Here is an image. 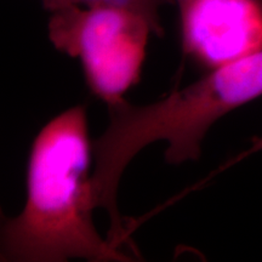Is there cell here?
I'll return each instance as SVG.
<instances>
[{
	"mask_svg": "<svg viewBox=\"0 0 262 262\" xmlns=\"http://www.w3.org/2000/svg\"><path fill=\"white\" fill-rule=\"evenodd\" d=\"M182 50L208 68L262 50L258 0H191L180 9Z\"/></svg>",
	"mask_w": 262,
	"mask_h": 262,
	"instance_id": "obj_4",
	"label": "cell"
},
{
	"mask_svg": "<svg viewBox=\"0 0 262 262\" xmlns=\"http://www.w3.org/2000/svg\"><path fill=\"white\" fill-rule=\"evenodd\" d=\"M262 95V50L215 68L188 86L157 102L135 106L122 100L108 104L110 123L93 142V192L96 208L110 216L107 239L114 247L131 242V226L120 215L117 192L126 165L156 141L168 143L165 162L181 164L201 157L212 124Z\"/></svg>",
	"mask_w": 262,
	"mask_h": 262,
	"instance_id": "obj_2",
	"label": "cell"
},
{
	"mask_svg": "<svg viewBox=\"0 0 262 262\" xmlns=\"http://www.w3.org/2000/svg\"><path fill=\"white\" fill-rule=\"evenodd\" d=\"M260 150H262V136L261 137H257V139H255L253 141V145H251L250 148H249L248 150H245L244 153H242V155H239L238 157H235V158L232 159L231 162L226 163L224 166H221L220 170H217V171H216V173H217L219 171H222V170L229 168V166H232L235 163L241 162V160H243L244 158H247V157H249L250 155H253V153L260 152Z\"/></svg>",
	"mask_w": 262,
	"mask_h": 262,
	"instance_id": "obj_6",
	"label": "cell"
},
{
	"mask_svg": "<svg viewBox=\"0 0 262 262\" xmlns=\"http://www.w3.org/2000/svg\"><path fill=\"white\" fill-rule=\"evenodd\" d=\"M169 3L171 4L172 0H62L60 8L67 5H85L88 8L123 10L145 18L149 24L153 34L162 37L164 29L160 24L159 8Z\"/></svg>",
	"mask_w": 262,
	"mask_h": 262,
	"instance_id": "obj_5",
	"label": "cell"
},
{
	"mask_svg": "<svg viewBox=\"0 0 262 262\" xmlns=\"http://www.w3.org/2000/svg\"><path fill=\"white\" fill-rule=\"evenodd\" d=\"M150 33L143 17L110 8L67 5L52 11L49 22L54 47L80 58L91 93L107 106L140 81Z\"/></svg>",
	"mask_w": 262,
	"mask_h": 262,
	"instance_id": "obj_3",
	"label": "cell"
},
{
	"mask_svg": "<svg viewBox=\"0 0 262 262\" xmlns=\"http://www.w3.org/2000/svg\"><path fill=\"white\" fill-rule=\"evenodd\" d=\"M93 143L81 104L51 119L33 141L24 210L2 229V261H133L94 225Z\"/></svg>",
	"mask_w": 262,
	"mask_h": 262,
	"instance_id": "obj_1",
	"label": "cell"
}]
</instances>
